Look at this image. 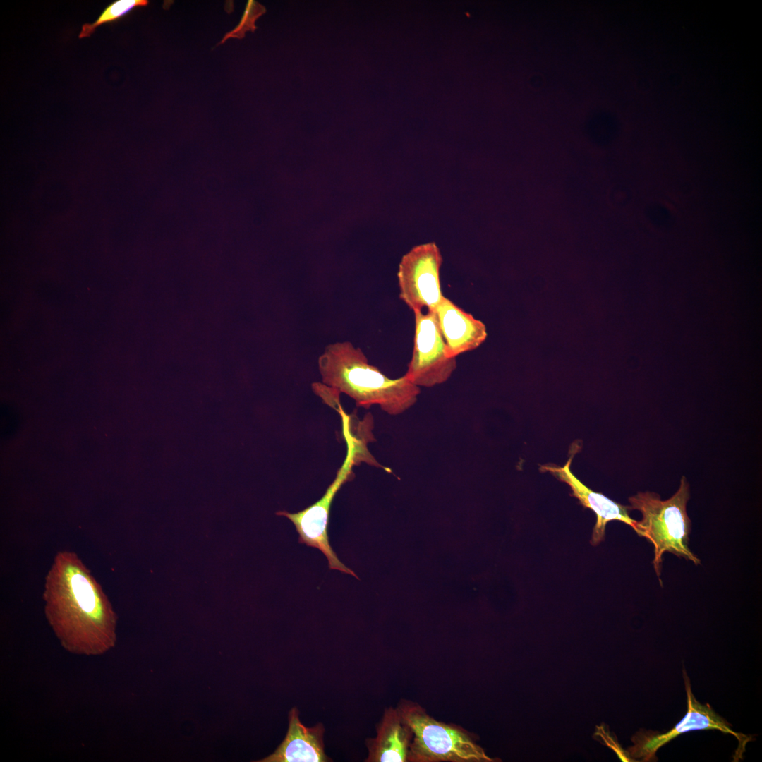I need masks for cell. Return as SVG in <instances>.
Here are the masks:
<instances>
[{"label":"cell","mask_w":762,"mask_h":762,"mask_svg":"<svg viewBox=\"0 0 762 762\" xmlns=\"http://www.w3.org/2000/svg\"><path fill=\"white\" fill-rule=\"evenodd\" d=\"M44 615L68 652L102 655L117 641V615L101 585L79 556L62 550L45 576Z\"/></svg>","instance_id":"1"},{"label":"cell","mask_w":762,"mask_h":762,"mask_svg":"<svg viewBox=\"0 0 762 762\" xmlns=\"http://www.w3.org/2000/svg\"><path fill=\"white\" fill-rule=\"evenodd\" d=\"M318 364L322 382L350 397L358 407L377 405L397 416L411 408L421 392L404 375L395 379L386 376L349 341L327 345Z\"/></svg>","instance_id":"2"},{"label":"cell","mask_w":762,"mask_h":762,"mask_svg":"<svg viewBox=\"0 0 762 762\" xmlns=\"http://www.w3.org/2000/svg\"><path fill=\"white\" fill-rule=\"evenodd\" d=\"M689 497V484L683 476L678 490L665 500H662L658 493L650 491L639 492L629 498L630 509L639 510L642 514L641 520L636 521L634 531L653 545L652 564L659 579L663 557L666 552L691 561L695 565L701 563V560L688 545L691 529V521L687 512ZM660 583L662 586L660 579Z\"/></svg>","instance_id":"3"},{"label":"cell","mask_w":762,"mask_h":762,"mask_svg":"<svg viewBox=\"0 0 762 762\" xmlns=\"http://www.w3.org/2000/svg\"><path fill=\"white\" fill-rule=\"evenodd\" d=\"M413 732L409 762H492V758L462 727L437 721L416 703L403 701L397 707Z\"/></svg>","instance_id":"4"},{"label":"cell","mask_w":762,"mask_h":762,"mask_svg":"<svg viewBox=\"0 0 762 762\" xmlns=\"http://www.w3.org/2000/svg\"><path fill=\"white\" fill-rule=\"evenodd\" d=\"M343 435L346 443V456L323 496L298 512L279 511L276 514L288 518L294 524L300 543L318 548L325 555L330 569L339 570L359 579L337 556L329 544L327 531L329 509L334 496L345 483L353 478V467L361 462L366 463L369 456L368 450L346 427L343 428Z\"/></svg>","instance_id":"5"},{"label":"cell","mask_w":762,"mask_h":762,"mask_svg":"<svg viewBox=\"0 0 762 762\" xmlns=\"http://www.w3.org/2000/svg\"><path fill=\"white\" fill-rule=\"evenodd\" d=\"M683 677L687 696V712L682 720L667 732L650 730H640L631 738L634 743L627 749L628 758L639 759L641 761H655V754L663 745L678 735L693 730H716L735 737L738 742V749L734 759L739 758L745 750L749 737L736 732L731 729V725L716 713L708 703L701 704L691 692V684L685 670Z\"/></svg>","instance_id":"6"},{"label":"cell","mask_w":762,"mask_h":762,"mask_svg":"<svg viewBox=\"0 0 762 762\" xmlns=\"http://www.w3.org/2000/svg\"><path fill=\"white\" fill-rule=\"evenodd\" d=\"M415 333L411 358L404 375L415 385L431 387L447 381L456 368L449 358L434 310L414 311Z\"/></svg>","instance_id":"7"},{"label":"cell","mask_w":762,"mask_h":762,"mask_svg":"<svg viewBox=\"0 0 762 762\" xmlns=\"http://www.w3.org/2000/svg\"><path fill=\"white\" fill-rule=\"evenodd\" d=\"M442 262L435 243L416 246L403 256L397 273L399 298L413 312L435 310L444 296L440 279Z\"/></svg>","instance_id":"8"},{"label":"cell","mask_w":762,"mask_h":762,"mask_svg":"<svg viewBox=\"0 0 762 762\" xmlns=\"http://www.w3.org/2000/svg\"><path fill=\"white\" fill-rule=\"evenodd\" d=\"M435 313L449 358L478 348L486 339L485 325L443 296Z\"/></svg>","instance_id":"9"},{"label":"cell","mask_w":762,"mask_h":762,"mask_svg":"<svg viewBox=\"0 0 762 762\" xmlns=\"http://www.w3.org/2000/svg\"><path fill=\"white\" fill-rule=\"evenodd\" d=\"M289 727L285 738L272 754L258 762H328L325 752L322 723L306 727L300 720L299 711L292 708L288 715Z\"/></svg>","instance_id":"10"},{"label":"cell","mask_w":762,"mask_h":762,"mask_svg":"<svg viewBox=\"0 0 762 762\" xmlns=\"http://www.w3.org/2000/svg\"><path fill=\"white\" fill-rule=\"evenodd\" d=\"M572 457L573 456L569 459L563 467L544 466L543 468L568 484L572 490V496L576 497L584 507L595 513L597 521L593 531L591 543L596 545L604 539L606 525L610 521L624 522L634 530L636 521L629 516L630 507L617 503L583 485L570 470Z\"/></svg>","instance_id":"11"},{"label":"cell","mask_w":762,"mask_h":762,"mask_svg":"<svg viewBox=\"0 0 762 762\" xmlns=\"http://www.w3.org/2000/svg\"><path fill=\"white\" fill-rule=\"evenodd\" d=\"M413 732L397 708H386L375 738L367 739V762H409Z\"/></svg>","instance_id":"12"},{"label":"cell","mask_w":762,"mask_h":762,"mask_svg":"<svg viewBox=\"0 0 762 762\" xmlns=\"http://www.w3.org/2000/svg\"><path fill=\"white\" fill-rule=\"evenodd\" d=\"M147 0H116L109 4L92 23H84L78 38L90 37L95 29L105 23L116 21L137 7L146 6Z\"/></svg>","instance_id":"13"},{"label":"cell","mask_w":762,"mask_h":762,"mask_svg":"<svg viewBox=\"0 0 762 762\" xmlns=\"http://www.w3.org/2000/svg\"><path fill=\"white\" fill-rule=\"evenodd\" d=\"M266 11L265 8L255 1H248L243 18L237 28V32L240 37H243L246 30L252 32L256 29L255 20Z\"/></svg>","instance_id":"14"}]
</instances>
